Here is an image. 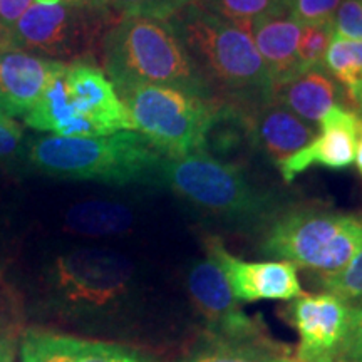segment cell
<instances>
[{"instance_id":"1","label":"cell","mask_w":362,"mask_h":362,"mask_svg":"<svg viewBox=\"0 0 362 362\" xmlns=\"http://www.w3.org/2000/svg\"><path fill=\"white\" fill-rule=\"evenodd\" d=\"M215 99L237 107L272 98L274 81L250 34L189 4L170 21Z\"/></svg>"},{"instance_id":"2","label":"cell","mask_w":362,"mask_h":362,"mask_svg":"<svg viewBox=\"0 0 362 362\" xmlns=\"http://www.w3.org/2000/svg\"><path fill=\"white\" fill-rule=\"evenodd\" d=\"M104 71L117 94L136 86H170L215 99L170 21L123 17L103 35Z\"/></svg>"},{"instance_id":"3","label":"cell","mask_w":362,"mask_h":362,"mask_svg":"<svg viewBox=\"0 0 362 362\" xmlns=\"http://www.w3.org/2000/svg\"><path fill=\"white\" fill-rule=\"evenodd\" d=\"M27 161L52 178L126 187L160 181L165 158L138 131H119L99 138L44 136L27 149Z\"/></svg>"},{"instance_id":"4","label":"cell","mask_w":362,"mask_h":362,"mask_svg":"<svg viewBox=\"0 0 362 362\" xmlns=\"http://www.w3.org/2000/svg\"><path fill=\"white\" fill-rule=\"evenodd\" d=\"M160 181L197 210L232 226H265L280 211L277 197L238 165L206 153L165 160Z\"/></svg>"},{"instance_id":"5","label":"cell","mask_w":362,"mask_h":362,"mask_svg":"<svg viewBox=\"0 0 362 362\" xmlns=\"http://www.w3.org/2000/svg\"><path fill=\"white\" fill-rule=\"evenodd\" d=\"M362 248V215L322 208L280 210L265 225L260 253L329 275L342 270Z\"/></svg>"},{"instance_id":"6","label":"cell","mask_w":362,"mask_h":362,"mask_svg":"<svg viewBox=\"0 0 362 362\" xmlns=\"http://www.w3.org/2000/svg\"><path fill=\"white\" fill-rule=\"evenodd\" d=\"M134 129L165 160L205 153L218 99L200 98L170 86H136L119 93Z\"/></svg>"},{"instance_id":"7","label":"cell","mask_w":362,"mask_h":362,"mask_svg":"<svg viewBox=\"0 0 362 362\" xmlns=\"http://www.w3.org/2000/svg\"><path fill=\"white\" fill-rule=\"evenodd\" d=\"M133 282V262L104 248L61 253L47 272L54 302L74 314H98L117 307L131 293Z\"/></svg>"},{"instance_id":"8","label":"cell","mask_w":362,"mask_h":362,"mask_svg":"<svg viewBox=\"0 0 362 362\" xmlns=\"http://www.w3.org/2000/svg\"><path fill=\"white\" fill-rule=\"evenodd\" d=\"M111 11L72 6L33 4L8 35V42L51 61L71 64L94 61L103 35L112 25Z\"/></svg>"},{"instance_id":"9","label":"cell","mask_w":362,"mask_h":362,"mask_svg":"<svg viewBox=\"0 0 362 362\" xmlns=\"http://www.w3.org/2000/svg\"><path fill=\"white\" fill-rule=\"evenodd\" d=\"M187 288L193 305L200 312L210 337L232 342L277 346L264 325L245 314L220 267L214 260H197L189 267Z\"/></svg>"},{"instance_id":"10","label":"cell","mask_w":362,"mask_h":362,"mask_svg":"<svg viewBox=\"0 0 362 362\" xmlns=\"http://www.w3.org/2000/svg\"><path fill=\"white\" fill-rule=\"evenodd\" d=\"M351 305L332 293H312L293 298L285 319L297 330L300 362H334L349 320Z\"/></svg>"},{"instance_id":"11","label":"cell","mask_w":362,"mask_h":362,"mask_svg":"<svg viewBox=\"0 0 362 362\" xmlns=\"http://www.w3.org/2000/svg\"><path fill=\"white\" fill-rule=\"evenodd\" d=\"M208 257L220 267L232 288L233 297L242 304L259 300H293L304 296L297 267L288 262H248L226 250L220 238H206Z\"/></svg>"},{"instance_id":"12","label":"cell","mask_w":362,"mask_h":362,"mask_svg":"<svg viewBox=\"0 0 362 362\" xmlns=\"http://www.w3.org/2000/svg\"><path fill=\"white\" fill-rule=\"evenodd\" d=\"M319 134L305 148L277 166L285 183H292L312 166L329 170H346L356 161L357 143L362 129V119L346 104L330 107L320 119Z\"/></svg>"},{"instance_id":"13","label":"cell","mask_w":362,"mask_h":362,"mask_svg":"<svg viewBox=\"0 0 362 362\" xmlns=\"http://www.w3.org/2000/svg\"><path fill=\"white\" fill-rule=\"evenodd\" d=\"M66 84L76 110L96 128L99 136L134 129L115 84L94 61H76L67 64Z\"/></svg>"},{"instance_id":"14","label":"cell","mask_w":362,"mask_h":362,"mask_svg":"<svg viewBox=\"0 0 362 362\" xmlns=\"http://www.w3.org/2000/svg\"><path fill=\"white\" fill-rule=\"evenodd\" d=\"M238 110L248 141L277 166L314 141L319 133L315 124L307 123L272 98Z\"/></svg>"},{"instance_id":"15","label":"cell","mask_w":362,"mask_h":362,"mask_svg":"<svg viewBox=\"0 0 362 362\" xmlns=\"http://www.w3.org/2000/svg\"><path fill=\"white\" fill-rule=\"evenodd\" d=\"M59 62L27 52L17 45L0 47V111L24 117L42 96Z\"/></svg>"},{"instance_id":"16","label":"cell","mask_w":362,"mask_h":362,"mask_svg":"<svg viewBox=\"0 0 362 362\" xmlns=\"http://www.w3.org/2000/svg\"><path fill=\"white\" fill-rule=\"evenodd\" d=\"M21 362H148L121 344L89 341L42 329H25L19 344Z\"/></svg>"},{"instance_id":"17","label":"cell","mask_w":362,"mask_h":362,"mask_svg":"<svg viewBox=\"0 0 362 362\" xmlns=\"http://www.w3.org/2000/svg\"><path fill=\"white\" fill-rule=\"evenodd\" d=\"M66 67L64 62H59L42 96L22 119L29 128L61 138H99L96 128L79 115L72 103L66 84Z\"/></svg>"},{"instance_id":"18","label":"cell","mask_w":362,"mask_h":362,"mask_svg":"<svg viewBox=\"0 0 362 362\" xmlns=\"http://www.w3.org/2000/svg\"><path fill=\"white\" fill-rule=\"evenodd\" d=\"M272 99L293 115L319 126L330 107L342 104V93L325 69H310L275 84Z\"/></svg>"},{"instance_id":"19","label":"cell","mask_w":362,"mask_h":362,"mask_svg":"<svg viewBox=\"0 0 362 362\" xmlns=\"http://www.w3.org/2000/svg\"><path fill=\"white\" fill-rule=\"evenodd\" d=\"M250 35L269 69L274 86L298 74L297 47L302 25L293 19L291 12L285 11L255 22Z\"/></svg>"},{"instance_id":"20","label":"cell","mask_w":362,"mask_h":362,"mask_svg":"<svg viewBox=\"0 0 362 362\" xmlns=\"http://www.w3.org/2000/svg\"><path fill=\"white\" fill-rule=\"evenodd\" d=\"M134 225V214L128 205L110 200H89L72 205L64 216V230L88 238L117 237Z\"/></svg>"},{"instance_id":"21","label":"cell","mask_w":362,"mask_h":362,"mask_svg":"<svg viewBox=\"0 0 362 362\" xmlns=\"http://www.w3.org/2000/svg\"><path fill=\"white\" fill-rule=\"evenodd\" d=\"M327 74L342 86L352 111L362 112V40L334 35L324 59Z\"/></svg>"},{"instance_id":"22","label":"cell","mask_w":362,"mask_h":362,"mask_svg":"<svg viewBox=\"0 0 362 362\" xmlns=\"http://www.w3.org/2000/svg\"><path fill=\"white\" fill-rule=\"evenodd\" d=\"M280 346L232 342L210 337L203 346L178 362H279L285 356Z\"/></svg>"},{"instance_id":"23","label":"cell","mask_w":362,"mask_h":362,"mask_svg":"<svg viewBox=\"0 0 362 362\" xmlns=\"http://www.w3.org/2000/svg\"><path fill=\"white\" fill-rule=\"evenodd\" d=\"M193 4L247 34L255 22L288 11L287 0H194Z\"/></svg>"},{"instance_id":"24","label":"cell","mask_w":362,"mask_h":362,"mask_svg":"<svg viewBox=\"0 0 362 362\" xmlns=\"http://www.w3.org/2000/svg\"><path fill=\"white\" fill-rule=\"evenodd\" d=\"M24 330L19 293L0 272V362H16Z\"/></svg>"},{"instance_id":"25","label":"cell","mask_w":362,"mask_h":362,"mask_svg":"<svg viewBox=\"0 0 362 362\" xmlns=\"http://www.w3.org/2000/svg\"><path fill=\"white\" fill-rule=\"evenodd\" d=\"M334 25H302V35L297 47V69L298 74L310 69H325L324 59L332 42Z\"/></svg>"},{"instance_id":"26","label":"cell","mask_w":362,"mask_h":362,"mask_svg":"<svg viewBox=\"0 0 362 362\" xmlns=\"http://www.w3.org/2000/svg\"><path fill=\"white\" fill-rule=\"evenodd\" d=\"M315 277L324 292L342 298L349 305L362 304V248L342 270Z\"/></svg>"},{"instance_id":"27","label":"cell","mask_w":362,"mask_h":362,"mask_svg":"<svg viewBox=\"0 0 362 362\" xmlns=\"http://www.w3.org/2000/svg\"><path fill=\"white\" fill-rule=\"evenodd\" d=\"M194 0H106L111 11L121 12L124 17L171 21L180 11Z\"/></svg>"},{"instance_id":"28","label":"cell","mask_w":362,"mask_h":362,"mask_svg":"<svg viewBox=\"0 0 362 362\" xmlns=\"http://www.w3.org/2000/svg\"><path fill=\"white\" fill-rule=\"evenodd\" d=\"M342 0H287L291 16L300 25L332 24Z\"/></svg>"},{"instance_id":"29","label":"cell","mask_w":362,"mask_h":362,"mask_svg":"<svg viewBox=\"0 0 362 362\" xmlns=\"http://www.w3.org/2000/svg\"><path fill=\"white\" fill-rule=\"evenodd\" d=\"M334 362H362V304L351 305L346 334Z\"/></svg>"},{"instance_id":"30","label":"cell","mask_w":362,"mask_h":362,"mask_svg":"<svg viewBox=\"0 0 362 362\" xmlns=\"http://www.w3.org/2000/svg\"><path fill=\"white\" fill-rule=\"evenodd\" d=\"M332 25L337 37L362 40V0H342Z\"/></svg>"},{"instance_id":"31","label":"cell","mask_w":362,"mask_h":362,"mask_svg":"<svg viewBox=\"0 0 362 362\" xmlns=\"http://www.w3.org/2000/svg\"><path fill=\"white\" fill-rule=\"evenodd\" d=\"M33 4L34 0H0V42L2 45L11 44L8 35Z\"/></svg>"},{"instance_id":"32","label":"cell","mask_w":362,"mask_h":362,"mask_svg":"<svg viewBox=\"0 0 362 362\" xmlns=\"http://www.w3.org/2000/svg\"><path fill=\"white\" fill-rule=\"evenodd\" d=\"M24 144V131L12 117L0 121V160L19 155Z\"/></svg>"},{"instance_id":"33","label":"cell","mask_w":362,"mask_h":362,"mask_svg":"<svg viewBox=\"0 0 362 362\" xmlns=\"http://www.w3.org/2000/svg\"><path fill=\"white\" fill-rule=\"evenodd\" d=\"M66 4H72V6H81V7H90V8H99V11H111L107 7L106 0H62Z\"/></svg>"},{"instance_id":"34","label":"cell","mask_w":362,"mask_h":362,"mask_svg":"<svg viewBox=\"0 0 362 362\" xmlns=\"http://www.w3.org/2000/svg\"><path fill=\"white\" fill-rule=\"evenodd\" d=\"M356 163H357V170L362 175V129L359 134V143H357V153H356Z\"/></svg>"},{"instance_id":"35","label":"cell","mask_w":362,"mask_h":362,"mask_svg":"<svg viewBox=\"0 0 362 362\" xmlns=\"http://www.w3.org/2000/svg\"><path fill=\"white\" fill-rule=\"evenodd\" d=\"M279 362H300V361H292L291 357H287V356H284V357H280V361Z\"/></svg>"},{"instance_id":"36","label":"cell","mask_w":362,"mask_h":362,"mask_svg":"<svg viewBox=\"0 0 362 362\" xmlns=\"http://www.w3.org/2000/svg\"><path fill=\"white\" fill-rule=\"evenodd\" d=\"M6 117H8V116H7V115H4V112L0 111V121H2V119H6Z\"/></svg>"},{"instance_id":"37","label":"cell","mask_w":362,"mask_h":362,"mask_svg":"<svg viewBox=\"0 0 362 362\" xmlns=\"http://www.w3.org/2000/svg\"><path fill=\"white\" fill-rule=\"evenodd\" d=\"M0 45H2V42H0Z\"/></svg>"}]
</instances>
